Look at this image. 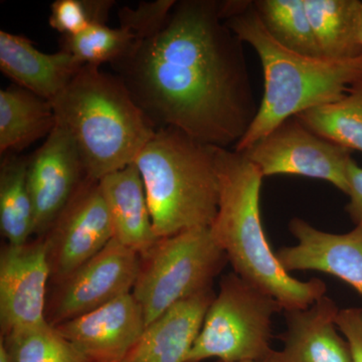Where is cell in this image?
Masks as SVG:
<instances>
[{
	"label": "cell",
	"instance_id": "obj_22",
	"mask_svg": "<svg viewBox=\"0 0 362 362\" xmlns=\"http://www.w3.org/2000/svg\"><path fill=\"white\" fill-rule=\"evenodd\" d=\"M296 117L324 139L351 152H362V81L339 101L314 107Z\"/></svg>",
	"mask_w": 362,
	"mask_h": 362
},
{
	"label": "cell",
	"instance_id": "obj_21",
	"mask_svg": "<svg viewBox=\"0 0 362 362\" xmlns=\"http://www.w3.org/2000/svg\"><path fill=\"white\" fill-rule=\"evenodd\" d=\"M28 157L9 152L0 164V228L7 244L21 246L33 235V209L28 188Z\"/></svg>",
	"mask_w": 362,
	"mask_h": 362
},
{
	"label": "cell",
	"instance_id": "obj_25",
	"mask_svg": "<svg viewBox=\"0 0 362 362\" xmlns=\"http://www.w3.org/2000/svg\"><path fill=\"white\" fill-rule=\"evenodd\" d=\"M136 42L135 35L121 26L93 25L77 35H63L59 47L83 65L101 66L127 56Z\"/></svg>",
	"mask_w": 362,
	"mask_h": 362
},
{
	"label": "cell",
	"instance_id": "obj_4",
	"mask_svg": "<svg viewBox=\"0 0 362 362\" xmlns=\"http://www.w3.org/2000/svg\"><path fill=\"white\" fill-rule=\"evenodd\" d=\"M51 103L92 180L133 163L157 130L121 78L99 66H81Z\"/></svg>",
	"mask_w": 362,
	"mask_h": 362
},
{
	"label": "cell",
	"instance_id": "obj_23",
	"mask_svg": "<svg viewBox=\"0 0 362 362\" xmlns=\"http://www.w3.org/2000/svg\"><path fill=\"white\" fill-rule=\"evenodd\" d=\"M257 14L278 44L302 56L322 58L304 0H255Z\"/></svg>",
	"mask_w": 362,
	"mask_h": 362
},
{
	"label": "cell",
	"instance_id": "obj_26",
	"mask_svg": "<svg viewBox=\"0 0 362 362\" xmlns=\"http://www.w3.org/2000/svg\"><path fill=\"white\" fill-rule=\"evenodd\" d=\"M115 2L112 0H56L49 23L63 35H77L93 25H106Z\"/></svg>",
	"mask_w": 362,
	"mask_h": 362
},
{
	"label": "cell",
	"instance_id": "obj_7",
	"mask_svg": "<svg viewBox=\"0 0 362 362\" xmlns=\"http://www.w3.org/2000/svg\"><path fill=\"white\" fill-rule=\"evenodd\" d=\"M284 311L275 298L235 272L221 278L220 291L209 305L204 324L185 362L206 359L264 362L273 349V317Z\"/></svg>",
	"mask_w": 362,
	"mask_h": 362
},
{
	"label": "cell",
	"instance_id": "obj_3",
	"mask_svg": "<svg viewBox=\"0 0 362 362\" xmlns=\"http://www.w3.org/2000/svg\"><path fill=\"white\" fill-rule=\"evenodd\" d=\"M218 214L209 226L233 272L275 298L284 310L306 309L325 296L327 286L313 278L301 281L283 268L262 225L259 192L264 176L244 154L216 149Z\"/></svg>",
	"mask_w": 362,
	"mask_h": 362
},
{
	"label": "cell",
	"instance_id": "obj_9",
	"mask_svg": "<svg viewBox=\"0 0 362 362\" xmlns=\"http://www.w3.org/2000/svg\"><path fill=\"white\" fill-rule=\"evenodd\" d=\"M139 265L138 252L112 239L96 256L57 284L47 303V322L59 325L132 293Z\"/></svg>",
	"mask_w": 362,
	"mask_h": 362
},
{
	"label": "cell",
	"instance_id": "obj_17",
	"mask_svg": "<svg viewBox=\"0 0 362 362\" xmlns=\"http://www.w3.org/2000/svg\"><path fill=\"white\" fill-rule=\"evenodd\" d=\"M82 66L68 52L45 54L28 37L0 30V70L14 84L42 99L52 101Z\"/></svg>",
	"mask_w": 362,
	"mask_h": 362
},
{
	"label": "cell",
	"instance_id": "obj_11",
	"mask_svg": "<svg viewBox=\"0 0 362 362\" xmlns=\"http://www.w3.org/2000/svg\"><path fill=\"white\" fill-rule=\"evenodd\" d=\"M87 178L77 146L56 125L28 157L26 180L33 209V235L45 237Z\"/></svg>",
	"mask_w": 362,
	"mask_h": 362
},
{
	"label": "cell",
	"instance_id": "obj_30",
	"mask_svg": "<svg viewBox=\"0 0 362 362\" xmlns=\"http://www.w3.org/2000/svg\"><path fill=\"white\" fill-rule=\"evenodd\" d=\"M0 362H6V354H4L1 347H0Z\"/></svg>",
	"mask_w": 362,
	"mask_h": 362
},
{
	"label": "cell",
	"instance_id": "obj_18",
	"mask_svg": "<svg viewBox=\"0 0 362 362\" xmlns=\"http://www.w3.org/2000/svg\"><path fill=\"white\" fill-rule=\"evenodd\" d=\"M113 226L114 238L143 255L158 237L154 232L146 192L134 162L99 180Z\"/></svg>",
	"mask_w": 362,
	"mask_h": 362
},
{
	"label": "cell",
	"instance_id": "obj_12",
	"mask_svg": "<svg viewBox=\"0 0 362 362\" xmlns=\"http://www.w3.org/2000/svg\"><path fill=\"white\" fill-rule=\"evenodd\" d=\"M51 268L44 239L21 246L6 244L0 255L1 335L47 323V283Z\"/></svg>",
	"mask_w": 362,
	"mask_h": 362
},
{
	"label": "cell",
	"instance_id": "obj_27",
	"mask_svg": "<svg viewBox=\"0 0 362 362\" xmlns=\"http://www.w3.org/2000/svg\"><path fill=\"white\" fill-rule=\"evenodd\" d=\"M175 4V0H156L140 2L136 8L123 6L118 13L120 26L133 33L137 42L148 39L160 30Z\"/></svg>",
	"mask_w": 362,
	"mask_h": 362
},
{
	"label": "cell",
	"instance_id": "obj_6",
	"mask_svg": "<svg viewBox=\"0 0 362 362\" xmlns=\"http://www.w3.org/2000/svg\"><path fill=\"white\" fill-rule=\"evenodd\" d=\"M228 263L209 228H192L158 239L140 255L132 289L146 326L180 301L213 289L214 279Z\"/></svg>",
	"mask_w": 362,
	"mask_h": 362
},
{
	"label": "cell",
	"instance_id": "obj_24",
	"mask_svg": "<svg viewBox=\"0 0 362 362\" xmlns=\"http://www.w3.org/2000/svg\"><path fill=\"white\" fill-rule=\"evenodd\" d=\"M0 347L6 362H90L49 322L2 334Z\"/></svg>",
	"mask_w": 362,
	"mask_h": 362
},
{
	"label": "cell",
	"instance_id": "obj_1",
	"mask_svg": "<svg viewBox=\"0 0 362 362\" xmlns=\"http://www.w3.org/2000/svg\"><path fill=\"white\" fill-rule=\"evenodd\" d=\"M242 42L216 0L176 1L160 30L112 64L156 125L230 149L258 113Z\"/></svg>",
	"mask_w": 362,
	"mask_h": 362
},
{
	"label": "cell",
	"instance_id": "obj_20",
	"mask_svg": "<svg viewBox=\"0 0 362 362\" xmlns=\"http://www.w3.org/2000/svg\"><path fill=\"white\" fill-rule=\"evenodd\" d=\"M51 102L13 86L0 90V153H20L56 127Z\"/></svg>",
	"mask_w": 362,
	"mask_h": 362
},
{
	"label": "cell",
	"instance_id": "obj_29",
	"mask_svg": "<svg viewBox=\"0 0 362 362\" xmlns=\"http://www.w3.org/2000/svg\"><path fill=\"white\" fill-rule=\"evenodd\" d=\"M349 202L345 206L350 220L356 226H362V168L354 158L347 165Z\"/></svg>",
	"mask_w": 362,
	"mask_h": 362
},
{
	"label": "cell",
	"instance_id": "obj_15",
	"mask_svg": "<svg viewBox=\"0 0 362 362\" xmlns=\"http://www.w3.org/2000/svg\"><path fill=\"white\" fill-rule=\"evenodd\" d=\"M338 311L326 295L308 308L284 310L286 330L278 337L283 349H274L264 362H352L335 324Z\"/></svg>",
	"mask_w": 362,
	"mask_h": 362
},
{
	"label": "cell",
	"instance_id": "obj_2",
	"mask_svg": "<svg viewBox=\"0 0 362 362\" xmlns=\"http://www.w3.org/2000/svg\"><path fill=\"white\" fill-rule=\"evenodd\" d=\"M226 26L258 54L265 92L258 113L244 137L233 147L246 151L287 119L342 99L362 81V56L332 61L302 56L278 44L267 32L252 1H220Z\"/></svg>",
	"mask_w": 362,
	"mask_h": 362
},
{
	"label": "cell",
	"instance_id": "obj_31",
	"mask_svg": "<svg viewBox=\"0 0 362 362\" xmlns=\"http://www.w3.org/2000/svg\"><path fill=\"white\" fill-rule=\"evenodd\" d=\"M214 362H226V361H216ZM244 362H251V361H244Z\"/></svg>",
	"mask_w": 362,
	"mask_h": 362
},
{
	"label": "cell",
	"instance_id": "obj_5",
	"mask_svg": "<svg viewBox=\"0 0 362 362\" xmlns=\"http://www.w3.org/2000/svg\"><path fill=\"white\" fill-rule=\"evenodd\" d=\"M216 149L161 127L136 157L158 239L213 223L220 199Z\"/></svg>",
	"mask_w": 362,
	"mask_h": 362
},
{
	"label": "cell",
	"instance_id": "obj_14",
	"mask_svg": "<svg viewBox=\"0 0 362 362\" xmlns=\"http://www.w3.org/2000/svg\"><path fill=\"white\" fill-rule=\"evenodd\" d=\"M289 230L296 246L283 247L278 261L288 273L318 271L351 286L362 296V226L342 235L323 232L302 218H292Z\"/></svg>",
	"mask_w": 362,
	"mask_h": 362
},
{
	"label": "cell",
	"instance_id": "obj_16",
	"mask_svg": "<svg viewBox=\"0 0 362 362\" xmlns=\"http://www.w3.org/2000/svg\"><path fill=\"white\" fill-rule=\"evenodd\" d=\"M214 297L206 290L171 307L146 326L122 362H185Z\"/></svg>",
	"mask_w": 362,
	"mask_h": 362
},
{
	"label": "cell",
	"instance_id": "obj_8",
	"mask_svg": "<svg viewBox=\"0 0 362 362\" xmlns=\"http://www.w3.org/2000/svg\"><path fill=\"white\" fill-rule=\"evenodd\" d=\"M264 177L300 175L327 181L349 194L351 151L312 132L297 117L287 119L244 152Z\"/></svg>",
	"mask_w": 362,
	"mask_h": 362
},
{
	"label": "cell",
	"instance_id": "obj_10",
	"mask_svg": "<svg viewBox=\"0 0 362 362\" xmlns=\"http://www.w3.org/2000/svg\"><path fill=\"white\" fill-rule=\"evenodd\" d=\"M114 238L99 181L87 178L44 239L54 284L102 251Z\"/></svg>",
	"mask_w": 362,
	"mask_h": 362
},
{
	"label": "cell",
	"instance_id": "obj_13",
	"mask_svg": "<svg viewBox=\"0 0 362 362\" xmlns=\"http://www.w3.org/2000/svg\"><path fill=\"white\" fill-rule=\"evenodd\" d=\"M90 362H122L146 328L132 293L54 326Z\"/></svg>",
	"mask_w": 362,
	"mask_h": 362
},
{
	"label": "cell",
	"instance_id": "obj_28",
	"mask_svg": "<svg viewBox=\"0 0 362 362\" xmlns=\"http://www.w3.org/2000/svg\"><path fill=\"white\" fill-rule=\"evenodd\" d=\"M335 324L349 343L351 361L362 362V308L339 309Z\"/></svg>",
	"mask_w": 362,
	"mask_h": 362
},
{
	"label": "cell",
	"instance_id": "obj_19",
	"mask_svg": "<svg viewBox=\"0 0 362 362\" xmlns=\"http://www.w3.org/2000/svg\"><path fill=\"white\" fill-rule=\"evenodd\" d=\"M323 59L347 61L362 56L361 0H304Z\"/></svg>",
	"mask_w": 362,
	"mask_h": 362
}]
</instances>
